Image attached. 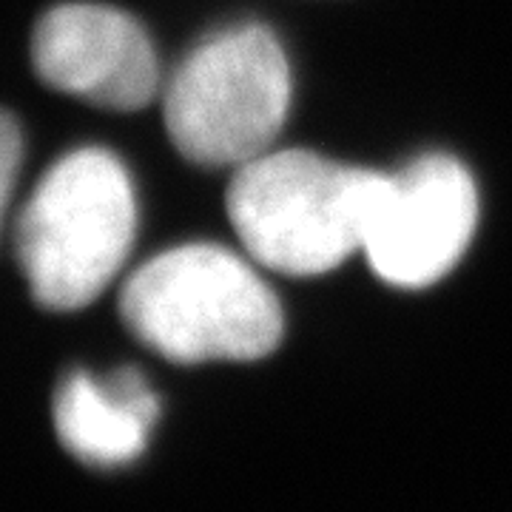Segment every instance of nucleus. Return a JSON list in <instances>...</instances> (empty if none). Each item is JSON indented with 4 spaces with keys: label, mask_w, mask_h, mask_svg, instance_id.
<instances>
[{
    "label": "nucleus",
    "mask_w": 512,
    "mask_h": 512,
    "mask_svg": "<svg viewBox=\"0 0 512 512\" xmlns=\"http://www.w3.org/2000/svg\"><path fill=\"white\" fill-rule=\"evenodd\" d=\"M476 222L470 171L456 157L427 154L387 177L367 228V262L387 285L427 288L456 268Z\"/></svg>",
    "instance_id": "nucleus-5"
},
{
    "label": "nucleus",
    "mask_w": 512,
    "mask_h": 512,
    "mask_svg": "<svg viewBox=\"0 0 512 512\" xmlns=\"http://www.w3.org/2000/svg\"><path fill=\"white\" fill-rule=\"evenodd\" d=\"M32 63L46 86L111 111L146 109L160 89L146 29L100 3L49 9L32 35Z\"/></svg>",
    "instance_id": "nucleus-6"
},
{
    "label": "nucleus",
    "mask_w": 512,
    "mask_h": 512,
    "mask_svg": "<svg viewBox=\"0 0 512 512\" xmlns=\"http://www.w3.org/2000/svg\"><path fill=\"white\" fill-rule=\"evenodd\" d=\"M120 316L137 342L174 365L256 362L285 333L274 291L220 245H180L148 259L120 293Z\"/></svg>",
    "instance_id": "nucleus-1"
},
{
    "label": "nucleus",
    "mask_w": 512,
    "mask_h": 512,
    "mask_svg": "<svg viewBox=\"0 0 512 512\" xmlns=\"http://www.w3.org/2000/svg\"><path fill=\"white\" fill-rule=\"evenodd\" d=\"M55 430L63 447L92 467H120L146 450L160 402L137 370L94 379L77 370L55 393Z\"/></svg>",
    "instance_id": "nucleus-7"
},
{
    "label": "nucleus",
    "mask_w": 512,
    "mask_h": 512,
    "mask_svg": "<svg viewBox=\"0 0 512 512\" xmlns=\"http://www.w3.org/2000/svg\"><path fill=\"white\" fill-rule=\"evenodd\" d=\"M23 163V134H20L18 120L12 114H3V126H0V205L3 214H9V205L15 197V180H18V168Z\"/></svg>",
    "instance_id": "nucleus-8"
},
{
    "label": "nucleus",
    "mask_w": 512,
    "mask_h": 512,
    "mask_svg": "<svg viewBox=\"0 0 512 512\" xmlns=\"http://www.w3.org/2000/svg\"><path fill=\"white\" fill-rule=\"evenodd\" d=\"M387 174L313 151H265L239 165L225 194L228 220L259 265L319 276L365 251Z\"/></svg>",
    "instance_id": "nucleus-2"
},
{
    "label": "nucleus",
    "mask_w": 512,
    "mask_h": 512,
    "mask_svg": "<svg viewBox=\"0 0 512 512\" xmlns=\"http://www.w3.org/2000/svg\"><path fill=\"white\" fill-rule=\"evenodd\" d=\"M291 106L288 57L265 26L205 40L177 66L163 97L165 128L188 163L239 168L262 157Z\"/></svg>",
    "instance_id": "nucleus-4"
},
{
    "label": "nucleus",
    "mask_w": 512,
    "mask_h": 512,
    "mask_svg": "<svg viewBox=\"0 0 512 512\" xmlns=\"http://www.w3.org/2000/svg\"><path fill=\"white\" fill-rule=\"evenodd\" d=\"M137 231V200L106 148L57 160L23 205L15 254L40 308L80 311L123 268Z\"/></svg>",
    "instance_id": "nucleus-3"
}]
</instances>
